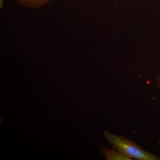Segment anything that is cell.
I'll list each match as a JSON object with an SVG mask.
<instances>
[{
    "instance_id": "obj_3",
    "label": "cell",
    "mask_w": 160,
    "mask_h": 160,
    "mask_svg": "<svg viewBox=\"0 0 160 160\" xmlns=\"http://www.w3.org/2000/svg\"><path fill=\"white\" fill-rule=\"evenodd\" d=\"M15 1L26 7L38 8L48 3L50 0H15Z\"/></svg>"
},
{
    "instance_id": "obj_2",
    "label": "cell",
    "mask_w": 160,
    "mask_h": 160,
    "mask_svg": "<svg viewBox=\"0 0 160 160\" xmlns=\"http://www.w3.org/2000/svg\"><path fill=\"white\" fill-rule=\"evenodd\" d=\"M100 149L102 154L107 160H130L113 148L110 149L100 145Z\"/></svg>"
},
{
    "instance_id": "obj_1",
    "label": "cell",
    "mask_w": 160,
    "mask_h": 160,
    "mask_svg": "<svg viewBox=\"0 0 160 160\" xmlns=\"http://www.w3.org/2000/svg\"><path fill=\"white\" fill-rule=\"evenodd\" d=\"M104 136L112 148L130 160H160V158L144 150L134 142L124 137L107 131L104 132Z\"/></svg>"
},
{
    "instance_id": "obj_4",
    "label": "cell",
    "mask_w": 160,
    "mask_h": 160,
    "mask_svg": "<svg viewBox=\"0 0 160 160\" xmlns=\"http://www.w3.org/2000/svg\"><path fill=\"white\" fill-rule=\"evenodd\" d=\"M157 80L158 85V86L159 89L160 94V75H158L157 76Z\"/></svg>"
}]
</instances>
